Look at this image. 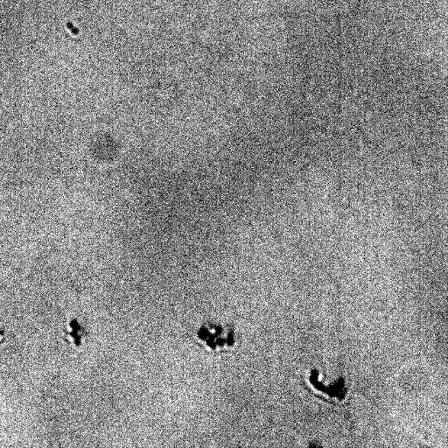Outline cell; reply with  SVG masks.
Here are the masks:
<instances>
[{
  "instance_id": "1",
  "label": "cell",
  "mask_w": 448,
  "mask_h": 448,
  "mask_svg": "<svg viewBox=\"0 0 448 448\" xmlns=\"http://www.w3.org/2000/svg\"><path fill=\"white\" fill-rule=\"evenodd\" d=\"M196 337L209 350L215 353H226L237 344V333L231 325L208 321L199 328Z\"/></svg>"
},
{
  "instance_id": "2",
  "label": "cell",
  "mask_w": 448,
  "mask_h": 448,
  "mask_svg": "<svg viewBox=\"0 0 448 448\" xmlns=\"http://www.w3.org/2000/svg\"><path fill=\"white\" fill-rule=\"evenodd\" d=\"M308 386L318 398L334 404L343 402L349 392L346 381L343 378H338L334 381L326 383L324 376L320 370L312 369L308 378Z\"/></svg>"
},
{
  "instance_id": "3",
  "label": "cell",
  "mask_w": 448,
  "mask_h": 448,
  "mask_svg": "<svg viewBox=\"0 0 448 448\" xmlns=\"http://www.w3.org/2000/svg\"><path fill=\"white\" fill-rule=\"evenodd\" d=\"M70 328H71V332H69L67 334L70 335L69 337L73 340L74 344H75L76 347H79L81 343H82L83 337V335L77 334V333L83 332V328L76 320L70 321Z\"/></svg>"
}]
</instances>
